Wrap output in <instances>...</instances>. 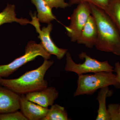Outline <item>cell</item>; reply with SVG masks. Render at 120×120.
Listing matches in <instances>:
<instances>
[{
    "instance_id": "obj_7",
    "label": "cell",
    "mask_w": 120,
    "mask_h": 120,
    "mask_svg": "<svg viewBox=\"0 0 120 120\" xmlns=\"http://www.w3.org/2000/svg\"><path fill=\"white\" fill-rule=\"evenodd\" d=\"M32 20L30 24L34 27L36 31L39 34L38 38L41 41V44L46 52L50 55H54L58 60L63 58L68 52L67 49H61L57 47L51 38V34L53 29V25L51 23L48 24L47 26L43 27L41 29L36 12L34 15L30 13Z\"/></svg>"
},
{
    "instance_id": "obj_12",
    "label": "cell",
    "mask_w": 120,
    "mask_h": 120,
    "mask_svg": "<svg viewBox=\"0 0 120 120\" xmlns=\"http://www.w3.org/2000/svg\"><path fill=\"white\" fill-rule=\"evenodd\" d=\"M15 6L14 4H8L7 7L0 12V26L6 23L15 22L22 26L30 23V21L26 19L18 18L16 17Z\"/></svg>"
},
{
    "instance_id": "obj_16",
    "label": "cell",
    "mask_w": 120,
    "mask_h": 120,
    "mask_svg": "<svg viewBox=\"0 0 120 120\" xmlns=\"http://www.w3.org/2000/svg\"><path fill=\"white\" fill-rule=\"evenodd\" d=\"M46 116L42 120H68V113L64 107L55 104L51 106Z\"/></svg>"
},
{
    "instance_id": "obj_19",
    "label": "cell",
    "mask_w": 120,
    "mask_h": 120,
    "mask_svg": "<svg viewBox=\"0 0 120 120\" xmlns=\"http://www.w3.org/2000/svg\"><path fill=\"white\" fill-rule=\"evenodd\" d=\"M107 110L110 120H120L119 105L109 104Z\"/></svg>"
},
{
    "instance_id": "obj_22",
    "label": "cell",
    "mask_w": 120,
    "mask_h": 120,
    "mask_svg": "<svg viewBox=\"0 0 120 120\" xmlns=\"http://www.w3.org/2000/svg\"><path fill=\"white\" fill-rule=\"evenodd\" d=\"M119 111H120V104L119 105Z\"/></svg>"
},
{
    "instance_id": "obj_13",
    "label": "cell",
    "mask_w": 120,
    "mask_h": 120,
    "mask_svg": "<svg viewBox=\"0 0 120 120\" xmlns=\"http://www.w3.org/2000/svg\"><path fill=\"white\" fill-rule=\"evenodd\" d=\"M37 8V16L39 22L49 24L52 21L56 20V16L53 15L52 9L47 6L45 0H30Z\"/></svg>"
},
{
    "instance_id": "obj_6",
    "label": "cell",
    "mask_w": 120,
    "mask_h": 120,
    "mask_svg": "<svg viewBox=\"0 0 120 120\" xmlns=\"http://www.w3.org/2000/svg\"><path fill=\"white\" fill-rule=\"evenodd\" d=\"M91 15L90 4L86 2L77 5L73 10L70 17L69 26H65L67 35L71 41L76 42Z\"/></svg>"
},
{
    "instance_id": "obj_2",
    "label": "cell",
    "mask_w": 120,
    "mask_h": 120,
    "mask_svg": "<svg viewBox=\"0 0 120 120\" xmlns=\"http://www.w3.org/2000/svg\"><path fill=\"white\" fill-rule=\"evenodd\" d=\"M54 63L53 60H44L40 67L26 72L17 79H7L0 77V85L20 95L42 90L48 86V82L44 77Z\"/></svg>"
},
{
    "instance_id": "obj_3",
    "label": "cell",
    "mask_w": 120,
    "mask_h": 120,
    "mask_svg": "<svg viewBox=\"0 0 120 120\" xmlns=\"http://www.w3.org/2000/svg\"><path fill=\"white\" fill-rule=\"evenodd\" d=\"M94 73L79 75L77 88L73 94L74 97L92 95L98 89L110 86L120 88L116 75L113 72L101 71Z\"/></svg>"
},
{
    "instance_id": "obj_10",
    "label": "cell",
    "mask_w": 120,
    "mask_h": 120,
    "mask_svg": "<svg viewBox=\"0 0 120 120\" xmlns=\"http://www.w3.org/2000/svg\"><path fill=\"white\" fill-rule=\"evenodd\" d=\"M20 95L0 85V114L20 109Z\"/></svg>"
},
{
    "instance_id": "obj_14",
    "label": "cell",
    "mask_w": 120,
    "mask_h": 120,
    "mask_svg": "<svg viewBox=\"0 0 120 120\" xmlns=\"http://www.w3.org/2000/svg\"><path fill=\"white\" fill-rule=\"evenodd\" d=\"M112 91L109 90V87L101 88L99 90L97 99L99 105L96 120H110L106 107V101L107 97L112 95Z\"/></svg>"
},
{
    "instance_id": "obj_1",
    "label": "cell",
    "mask_w": 120,
    "mask_h": 120,
    "mask_svg": "<svg viewBox=\"0 0 120 120\" xmlns=\"http://www.w3.org/2000/svg\"><path fill=\"white\" fill-rule=\"evenodd\" d=\"M91 15L97 24L98 37L95 47L101 52L120 56V34L103 9L90 4Z\"/></svg>"
},
{
    "instance_id": "obj_9",
    "label": "cell",
    "mask_w": 120,
    "mask_h": 120,
    "mask_svg": "<svg viewBox=\"0 0 120 120\" xmlns=\"http://www.w3.org/2000/svg\"><path fill=\"white\" fill-rule=\"evenodd\" d=\"M20 109L27 120H42L47 115L48 108H45L28 100L24 94L20 95Z\"/></svg>"
},
{
    "instance_id": "obj_5",
    "label": "cell",
    "mask_w": 120,
    "mask_h": 120,
    "mask_svg": "<svg viewBox=\"0 0 120 120\" xmlns=\"http://www.w3.org/2000/svg\"><path fill=\"white\" fill-rule=\"evenodd\" d=\"M38 56L42 57L44 60H49L51 55L45 50L41 43L38 44L34 41H30L25 47L23 55L8 64L0 65V77H8L20 68Z\"/></svg>"
},
{
    "instance_id": "obj_18",
    "label": "cell",
    "mask_w": 120,
    "mask_h": 120,
    "mask_svg": "<svg viewBox=\"0 0 120 120\" xmlns=\"http://www.w3.org/2000/svg\"><path fill=\"white\" fill-rule=\"evenodd\" d=\"M0 120H27L21 112L0 114Z\"/></svg>"
},
{
    "instance_id": "obj_4",
    "label": "cell",
    "mask_w": 120,
    "mask_h": 120,
    "mask_svg": "<svg viewBox=\"0 0 120 120\" xmlns=\"http://www.w3.org/2000/svg\"><path fill=\"white\" fill-rule=\"evenodd\" d=\"M65 56V71L75 72L78 75L99 72H113L114 71V68L110 65L107 61H99L92 58L84 52H82L78 55L80 60H84V62L82 64H77L74 62L69 52H67Z\"/></svg>"
},
{
    "instance_id": "obj_8",
    "label": "cell",
    "mask_w": 120,
    "mask_h": 120,
    "mask_svg": "<svg viewBox=\"0 0 120 120\" xmlns=\"http://www.w3.org/2000/svg\"><path fill=\"white\" fill-rule=\"evenodd\" d=\"M59 92L54 87H48L40 90L26 94L27 99L41 106L48 108L53 105L58 98Z\"/></svg>"
},
{
    "instance_id": "obj_11",
    "label": "cell",
    "mask_w": 120,
    "mask_h": 120,
    "mask_svg": "<svg viewBox=\"0 0 120 120\" xmlns=\"http://www.w3.org/2000/svg\"><path fill=\"white\" fill-rule=\"evenodd\" d=\"M98 37L97 24L94 18L91 15L89 16L79 38L76 42L91 49L95 46Z\"/></svg>"
},
{
    "instance_id": "obj_20",
    "label": "cell",
    "mask_w": 120,
    "mask_h": 120,
    "mask_svg": "<svg viewBox=\"0 0 120 120\" xmlns=\"http://www.w3.org/2000/svg\"><path fill=\"white\" fill-rule=\"evenodd\" d=\"M47 6L51 9H65L69 7L68 3L65 1V0H45Z\"/></svg>"
},
{
    "instance_id": "obj_15",
    "label": "cell",
    "mask_w": 120,
    "mask_h": 120,
    "mask_svg": "<svg viewBox=\"0 0 120 120\" xmlns=\"http://www.w3.org/2000/svg\"><path fill=\"white\" fill-rule=\"evenodd\" d=\"M105 11L112 20L120 34V0H111Z\"/></svg>"
},
{
    "instance_id": "obj_17",
    "label": "cell",
    "mask_w": 120,
    "mask_h": 120,
    "mask_svg": "<svg viewBox=\"0 0 120 120\" xmlns=\"http://www.w3.org/2000/svg\"><path fill=\"white\" fill-rule=\"evenodd\" d=\"M111 0H69L68 2L69 7L75 5H78L83 2H86L94 5L105 11L108 8Z\"/></svg>"
},
{
    "instance_id": "obj_21",
    "label": "cell",
    "mask_w": 120,
    "mask_h": 120,
    "mask_svg": "<svg viewBox=\"0 0 120 120\" xmlns=\"http://www.w3.org/2000/svg\"><path fill=\"white\" fill-rule=\"evenodd\" d=\"M114 71L116 73V75L117 80L120 84V63L119 61L115 63Z\"/></svg>"
}]
</instances>
